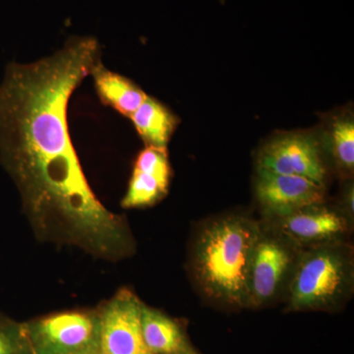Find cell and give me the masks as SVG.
<instances>
[{
  "label": "cell",
  "instance_id": "17",
  "mask_svg": "<svg viewBox=\"0 0 354 354\" xmlns=\"http://www.w3.org/2000/svg\"><path fill=\"white\" fill-rule=\"evenodd\" d=\"M18 354H32L31 351L28 349L27 346H25L24 348L22 349V351H20Z\"/></svg>",
  "mask_w": 354,
  "mask_h": 354
},
{
  "label": "cell",
  "instance_id": "10",
  "mask_svg": "<svg viewBox=\"0 0 354 354\" xmlns=\"http://www.w3.org/2000/svg\"><path fill=\"white\" fill-rule=\"evenodd\" d=\"M281 230L300 242L330 241L346 232V221L329 209H300L281 218Z\"/></svg>",
  "mask_w": 354,
  "mask_h": 354
},
{
  "label": "cell",
  "instance_id": "8",
  "mask_svg": "<svg viewBox=\"0 0 354 354\" xmlns=\"http://www.w3.org/2000/svg\"><path fill=\"white\" fill-rule=\"evenodd\" d=\"M290 251L285 243L261 234L254 249L249 274V306L267 304L278 293L290 269Z\"/></svg>",
  "mask_w": 354,
  "mask_h": 354
},
{
  "label": "cell",
  "instance_id": "16",
  "mask_svg": "<svg viewBox=\"0 0 354 354\" xmlns=\"http://www.w3.org/2000/svg\"><path fill=\"white\" fill-rule=\"evenodd\" d=\"M73 354H100L99 344H95L93 346H88V348L82 349V351H77Z\"/></svg>",
  "mask_w": 354,
  "mask_h": 354
},
{
  "label": "cell",
  "instance_id": "6",
  "mask_svg": "<svg viewBox=\"0 0 354 354\" xmlns=\"http://www.w3.org/2000/svg\"><path fill=\"white\" fill-rule=\"evenodd\" d=\"M259 169L305 177L320 185L326 174L315 140L301 134L288 135L268 144L260 155Z\"/></svg>",
  "mask_w": 354,
  "mask_h": 354
},
{
  "label": "cell",
  "instance_id": "4",
  "mask_svg": "<svg viewBox=\"0 0 354 354\" xmlns=\"http://www.w3.org/2000/svg\"><path fill=\"white\" fill-rule=\"evenodd\" d=\"M32 354H73L97 342L99 313L64 311L23 325Z\"/></svg>",
  "mask_w": 354,
  "mask_h": 354
},
{
  "label": "cell",
  "instance_id": "9",
  "mask_svg": "<svg viewBox=\"0 0 354 354\" xmlns=\"http://www.w3.org/2000/svg\"><path fill=\"white\" fill-rule=\"evenodd\" d=\"M171 174L167 148L146 146L135 162L131 179L121 206L133 209L156 204L167 195Z\"/></svg>",
  "mask_w": 354,
  "mask_h": 354
},
{
  "label": "cell",
  "instance_id": "12",
  "mask_svg": "<svg viewBox=\"0 0 354 354\" xmlns=\"http://www.w3.org/2000/svg\"><path fill=\"white\" fill-rule=\"evenodd\" d=\"M95 88L102 104L129 118L148 97L127 77L106 69L102 62L94 69Z\"/></svg>",
  "mask_w": 354,
  "mask_h": 354
},
{
  "label": "cell",
  "instance_id": "13",
  "mask_svg": "<svg viewBox=\"0 0 354 354\" xmlns=\"http://www.w3.org/2000/svg\"><path fill=\"white\" fill-rule=\"evenodd\" d=\"M133 124L146 146L167 148L177 120L164 104L147 97L139 109L130 116Z\"/></svg>",
  "mask_w": 354,
  "mask_h": 354
},
{
  "label": "cell",
  "instance_id": "5",
  "mask_svg": "<svg viewBox=\"0 0 354 354\" xmlns=\"http://www.w3.org/2000/svg\"><path fill=\"white\" fill-rule=\"evenodd\" d=\"M143 304L131 290L118 291L99 312L100 354H151L142 333Z\"/></svg>",
  "mask_w": 354,
  "mask_h": 354
},
{
  "label": "cell",
  "instance_id": "15",
  "mask_svg": "<svg viewBox=\"0 0 354 354\" xmlns=\"http://www.w3.org/2000/svg\"><path fill=\"white\" fill-rule=\"evenodd\" d=\"M25 346L23 325L0 315V354H18Z\"/></svg>",
  "mask_w": 354,
  "mask_h": 354
},
{
  "label": "cell",
  "instance_id": "1",
  "mask_svg": "<svg viewBox=\"0 0 354 354\" xmlns=\"http://www.w3.org/2000/svg\"><path fill=\"white\" fill-rule=\"evenodd\" d=\"M101 62L97 39L75 37L51 57L9 64L0 85V162L41 239L120 259L133 246L127 223L93 192L67 124L70 97Z\"/></svg>",
  "mask_w": 354,
  "mask_h": 354
},
{
  "label": "cell",
  "instance_id": "7",
  "mask_svg": "<svg viewBox=\"0 0 354 354\" xmlns=\"http://www.w3.org/2000/svg\"><path fill=\"white\" fill-rule=\"evenodd\" d=\"M257 198L269 213L281 218L322 203V185L305 177L259 169Z\"/></svg>",
  "mask_w": 354,
  "mask_h": 354
},
{
  "label": "cell",
  "instance_id": "3",
  "mask_svg": "<svg viewBox=\"0 0 354 354\" xmlns=\"http://www.w3.org/2000/svg\"><path fill=\"white\" fill-rule=\"evenodd\" d=\"M353 265L341 249L324 247L306 254L291 279L290 308L322 310L335 306L351 288Z\"/></svg>",
  "mask_w": 354,
  "mask_h": 354
},
{
  "label": "cell",
  "instance_id": "14",
  "mask_svg": "<svg viewBox=\"0 0 354 354\" xmlns=\"http://www.w3.org/2000/svg\"><path fill=\"white\" fill-rule=\"evenodd\" d=\"M333 149L337 162L344 169L354 165V125L349 120L337 121L332 131Z\"/></svg>",
  "mask_w": 354,
  "mask_h": 354
},
{
  "label": "cell",
  "instance_id": "11",
  "mask_svg": "<svg viewBox=\"0 0 354 354\" xmlns=\"http://www.w3.org/2000/svg\"><path fill=\"white\" fill-rule=\"evenodd\" d=\"M142 333L151 354H197L176 321L144 304Z\"/></svg>",
  "mask_w": 354,
  "mask_h": 354
},
{
  "label": "cell",
  "instance_id": "2",
  "mask_svg": "<svg viewBox=\"0 0 354 354\" xmlns=\"http://www.w3.org/2000/svg\"><path fill=\"white\" fill-rule=\"evenodd\" d=\"M260 236L257 223L242 216L221 218L204 228L195 249L194 268L207 295L246 306L251 261Z\"/></svg>",
  "mask_w": 354,
  "mask_h": 354
}]
</instances>
